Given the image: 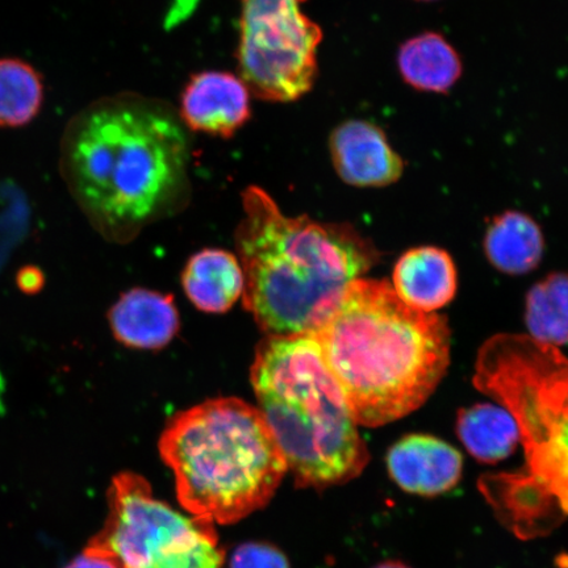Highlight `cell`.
Here are the masks:
<instances>
[{"label":"cell","mask_w":568,"mask_h":568,"mask_svg":"<svg viewBox=\"0 0 568 568\" xmlns=\"http://www.w3.org/2000/svg\"><path fill=\"white\" fill-rule=\"evenodd\" d=\"M191 136L180 112L159 98L123 92L71 118L60 170L71 196L112 243L186 207Z\"/></svg>","instance_id":"1"},{"label":"cell","mask_w":568,"mask_h":568,"mask_svg":"<svg viewBox=\"0 0 568 568\" xmlns=\"http://www.w3.org/2000/svg\"><path fill=\"white\" fill-rule=\"evenodd\" d=\"M525 322L536 343L568 344V274L554 273L529 291Z\"/></svg>","instance_id":"17"},{"label":"cell","mask_w":568,"mask_h":568,"mask_svg":"<svg viewBox=\"0 0 568 568\" xmlns=\"http://www.w3.org/2000/svg\"><path fill=\"white\" fill-rule=\"evenodd\" d=\"M387 468L403 491L437 496L456 487L464 471V458L437 437L409 435L390 446Z\"/></svg>","instance_id":"10"},{"label":"cell","mask_w":568,"mask_h":568,"mask_svg":"<svg viewBox=\"0 0 568 568\" xmlns=\"http://www.w3.org/2000/svg\"><path fill=\"white\" fill-rule=\"evenodd\" d=\"M305 2L240 0L239 77L262 101L297 102L315 87L324 33Z\"/></svg>","instance_id":"7"},{"label":"cell","mask_w":568,"mask_h":568,"mask_svg":"<svg viewBox=\"0 0 568 568\" xmlns=\"http://www.w3.org/2000/svg\"><path fill=\"white\" fill-rule=\"evenodd\" d=\"M329 153L339 180L358 189L387 187L400 180L406 162L379 125L352 119L329 136Z\"/></svg>","instance_id":"8"},{"label":"cell","mask_w":568,"mask_h":568,"mask_svg":"<svg viewBox=\"0 0 568 568\" xmlns=\"http://www.w3.org/2000/svg\"><path fill=\"white\" fill-rule=\"evenodd\" d=\"M231 568H290V566L287 558L274 546L248 542L234 550Z\"/></svg>","instance_id":"19"},{"label":"cell","mask_w":568,"mask_h":568,"mask_svg":"<svg viewBox=\"0 0 568 568\" xmlns=\"http://www.w3.org/2000/svg\"><path fill=\"white\" fill-rule=\"evenodd\" d=\"M182 282L191 303L209 314H224L244 294L240 261L222 248H205L193 255Z\"/></svg>","instance_id":"13"},{"label":"cell","mask_w":568,"mask_h":568,"mask_svg":"<svg viewBox=\"0 0 568 568\" xmlns=\"http://www.w3.org/2000/svg\"><path fill=\"white\" fill-rule=\"evenodd\" d=\"M397 68L408 87L433 94H449L464 73L456 48L437 32L417 34L404 42L397 53Z\"/></svg>","instance_id":"14"},{"label":"cell","mask_w":568,"mask_h":568,"mask_svg":"<svg viewBox=\"0 0 568 568\" xmlns=\"http://www.w3.org/2000/svg\"><path fill=\"white\" fill-rule=\"evenodd\" d=\"M234 233L244 273V305L267 336L311 335L344 291L382 253L349 223L284 215L264 189L243 191Z\"/></svg>","instance_id":"3"},{"label":"cell","mask_w":568,"mask_h":568,"mask_svg":"<svg viewBox=\"0 0 568 568\" xmlns=\"http://www.w3.org/2000/svg\"><path fill=\"white\" fill-rule=\"evenodd\" d=\"M42 102L44 83L39 71L19 59L0 60V126L30 124Z\"/></svg>","instance_id":"18"},{"label":"cell","mask_w":568,"mask_h":568,"mask_svg":"<svg viewBox=\"0 0 568 568\" xmlns=\"http://www.w3.org/2000/svg\"><path fill=\"white\" fill-rule=\"evenodd\" d=\"M417 2H433V0H417Z\"/></svg>","instance_id":"22"},{"label":"cell","mask_w":568,"mask_h":568,"mask_svg":"<svg viewBox=\"0 0 568 568\" xmlns=\"http://www.w3.org/2000/svg\"><path fill=\"white\" fill-rule=\"evenodd\" d=\"M252 385L297 487L325 489L364 473L371 454L311 335L262 341Z\"/></svg>","instance_id":"4"},{"label":"cell","mask_w":568,"mask_h":568,"mask_svg":"<svg viewBox=\"0 0 568 568\" xmlns=\"http://www.w3.org/2000/svg\"><path fill=\"white\" fill-rule=\"evenodd\" d=\"M159 446L182 508L215 525L236 524L266 507L288 473L264 416L236 397L180 412Z\"/></svg>","instance_id":"5"},{"label":"cell","mask_w":568,"mask_h":568,"mask_svg":"<svg viewBox=\"0 0 568 568\" xmlns=\"http://www.w3.org/2000/svg\"><path fill=\"white\" fill-rule=\"evenodd\" d=\"M65 568H118L115 564H112L110 559H106L99 554L89 551L87 549L83 550L81 556H78L75 559L71 560V562Z\"/></svg>","instance_id":"20"},{"label":"cell","mask_w":568,"mask_h":568,"mask_svg":"<svg viewBox=\"0 0 568 568\" xmlns=\"http://www.w3.org/2000/svg\"><path fill=\"white\" fill-rule=\"evenodd\" d=\"M113 335L134 349H162L180 331V315L172 295L152 290L128 291L110 311Z\"/></svg>","instance_id":"11"},{"label":"cell","mask_w":568,"mask_h":568,"mask_svg":"<svg viewBox=\"0 0 568 568\" xmlns=\"http://www.w3.org/2000/svg\"><path fill=\"white\" fill-rule=\"evenodd\" d=\"M106 501L104 527L84 549L118 568H223L225 550L216 525L155 499L141 475L113 477Z\"/></svg>","instance_id":"6"},{"label":"cell","mask_w":568,"mask_h":568,"mask_svg":"<svg viewBox=\"0 0 568 568\" xmlns=\"http://www.w3.org/2000/svg\"><path fill=\"white\" fill-rule=\"evenodd\" d=\"M251 94L229 71H201L190 77L178 112L190 132L231 139L252 118Z\"/></svg>","instance_id":"9"},{"label":"cell","mask_w":568,"mask_h":568,"mask_svg":"<svg viewBox=\"0 0 568 568\" xmlns=\"http://www.w3.org/2000/svg\"><path fill=\"white\" fill-rule=\"evenodd\" d=\"M545 239L536 220L520 211H506L488 224L485 252L499 272L528 274L542 260Z\"/></svg>","instance_id":"15"},{"label":"cell","mask_w":568,"mask_h":568,"mask_svg":"<svg viewBox=\"0 0 568 568\" xmlns=\"http://www.w3.org/2000/svg\"><path fill=\"white\" fill-rule=\"evenodd\" d=\"M311 336L353 420L367 428L420 408L450 364L446 317L410 307L387 281L352 282Z\"/></svg>","instance_id":"2"},{"label":"cell","mask_w":568,"mask_h":568,"mask_svg":"<svg viewBox=\"0 0 568 568\" xmlns=\"http://www.w3.org/2000/svg\"><path fill=\"white\" fill-rule=\"evenodd\" d=\"M393 287L418 311L435 312L457 293V268L450 254L436 246L410 248L396 262Z\"/></svg>","instance_id":"12"},{"label":"cell","mask_w":568,"mask_h":568,"mask_svg":"<svg viewBox=\"0 0 568 568\" xmlns=\"http://www.w3.org/2000/svg\"><path fill=\"white\" fill-rule=\"evenodd\" d=\"M375 568H410L407 565H404L402 562H396V560H389V562L381 564L379 566H376Z\"/></svg>","instance_id":"21"},{"label":"cell","mask_w":568,"mask_h":568,"mask_svg":"<svg viewBox=\"0 0 568 568\" xmlns=\"http://www.w3.org/2000/svg\"><path fill=\"white\" fill-rule=\"evenodd\" d=\"M457 433L466 450L481 464L496 465L509 458L520 443L516 418L506 408L477 404L462 409Z\"/></svg>","instance_id":"16"}]
</instances>
